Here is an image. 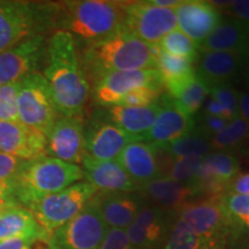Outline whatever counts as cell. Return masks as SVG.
I'll list each match as a JSON object with an SVG mask.
<instances>
[{
  "label": "cell",
  "instance_id": "8992f818",
  "mask_svg": "<svg viewBox=\"0 0 249 249\" xmlns=\"http://www.w3.org/2000/svg\"><path fill=\"white\" fill-rule=\"evenodd\" d=\"M176 214L193 232L203 239L210 249H225L239 230L227 218L220 204V197L196 200Z\"/></svg>",
  "mask_w": 249,
  "mask_h": 249
},
{
  "label": "cell",
  "instance_id": "ab89813d",
  "mask_svg": "<svg viewBox=\"0 0 249 249\" xmlns=\"http://www.w3.org/2000/svg\"><path fill=\"white\" fill-rule=\"evenodd\" d=\"M98 249H138L130 244L126 230L108 229Z\"/></svg>",
  "mask_w": 249,
  "mask_h": 249
},
{
  "label": "cell",
  "instance_id": "4dcf8cb0",
  "mask_svg": "<svg viewBox=\"0 0 249 249\" xmlns=\"http://www.w3.org/2000/svg\"><path fill=\"white\" fill-rule=\"evenodd\" d=\"M202 167L214 178L230 183L240 171V161L231 152H210L202 160Z\"/></svg>",
  "mask_w": 249,
  "mask_h": 249
},
{
  "label": "cell",
  "instance_id": "484cf974",
  "mask_svg": "<svg viewBox=\"0 0 249 249\" xmlns=\"http://www.w3.org/2000/svg\"><path fill=\"white\" fill-rule=\"evenodd\" d=\"M164 90L178 107L192 117L203 107L209 96V85L196 73L179 82L165 86Z\"/></svg>",
  "mask_w": 249,
  "mask_h": 249
},
{
  "label": "cell",
  "instance_id": "4fadbf2b",
  "mask_svg": "<svg viewBox=\"0 0 249 249\" xmlns=\"http://www.w3.org/2000/svg\"><path fill=\"white\" fill-rule=\"evenodd\" d=\"M86 152L98 160H114L129 143L140 141L108 119L107 112L95 113L85 128Z\"/></svg>",
  "mask_w": 249,
  "mask_h": 249
},
{
  "label": "cell",
  "instance_id": "8fae6325",
  "mask_svg": "<svg viewBox=\"0 0 249 249\" xmlns=\"http://www.w3.org/2000/svg\"><path fill=\"white\" fill-rule=\"evenodd\" d=\"M44 35L30 37L0 52V86L18 82L38 71L46 58Z\"/></svg>",
  "mask_w": 249,
  "mask_h": 249
},
{
  "label": "cell",
  "instance_id": "e575fe53",
  "mask_svg": "<svg viewBox=\"0 0 249 249\" xmlns=\"http://www.w3.org/2000/svg\"><path fill=\"white\" fill-rule=\"evenodd\" d=\"M18 82L0 86V121L18 120Z\"/></svg>",
  "mask_w": 249,
  "mask_h": 249
},
{
  "label": "cell",
  "instance_id": "7a4b0ae2",
  "mask_svg": "<svg viewBox=\"0 0 249 249\" xmlns=\"http://www.w3.org/2000/svg\"><path fill=\"white\" fill-rule=\"evenodd\" d=\"M158 46L149 45L120 30L87 45L80 59L87 79L93 83L112 71L156 70Z\"/></svg>",
  "mask_w": 249,
  "mask_h": 249
},
{
  "label": "cell",
  "instance_id": "5b68a950",
  "mask_svg": "<svg viewBox=\"0 0 249 249\" xmlns=\"http://www.w3.org/2000/svg\"><path fill=\"white\" fill-rule=\"evenodd\" d=\"M58 4L0 0V52L30 37L44 35L57 22Z\"/></svg>",
  "mask_w": 249,
  "mask_h": 249
},
{
  "label": "cell",
  "instance_id": "1f68e13d",
  "mask_svg": "<svg viewBox=\"0 0 249 249\" xmlns=\"http://www.w3.org/2000/svg\"><path fill=\"white\" fill-rule=\"evenodd\" d=\"M161 249H210V247L176 214L169 236Z\"/></svg>",
  "mask_w": 249,
  "mask_h": 249
},
{
  "label": "cell",
  "instance_id": "f546056e",
  "mask_svg": "<svg viewBox=\"0 0 249 249\" xmlns=\"http://www.w3.org/2000/svg\"><path fill=\"white\" fill-rule=\"evenodd\" d=\"M249 140V123L241 117L230 120L223 130L210 139L211 149L216 151L230 152L242 147Z\"/></svg>",
  "mask_w": 249,
  "mask_h": 249
},
{
  "label": "cell",
  "instance_id": "ee69618b",
  "mask_svg": "<svg viewBox=\"0 0 249 249\" xmlns=\"http://www.w3.org/2000/svg\"><path fill=\"white\" fill-rule=\"evenodd\" d=\"M226 194L249 195V173L239 172L229 183Z\"/></svg>",
  "mask_w": 249,
  "mask_h": 249
},
{
  "label": "cell",
  "instance_id": "d590c367",
  "mask_svg": "<svg viewBox=\"0 0 249 249\" xmlns=\"http://www.w3.org/2000/svg\"><path fill=\"white\" fill-rule=\"evenodd\" d=\"M238 90L233 88L231 83H220L209 87V96L219 103L231 114L233 119L239 117L238 110Z\"/></svg>",
  "mask_w": 249,
  "mask_h": 249
},
{
  "label": "cell",
  "instance_id": "f35d334b",
  "mask_svg": "<svg viewBox=\"0 0 249 249\" xmlns=\"http://www.w3.org/2000/svg\"><path fill=\"white\" fill-rule=\"evenodd\" d=\"M24 161L26 160L0 151V182L14 181L22 169Z\"/></svg>",
  "mask_w": 249,
  "mask_h": 249
},
{
  "label": "cell",
  "instance_id": "9a60e30c",
  "mask_svg": "<svg viewBox=\"0 0 249 249\" xmlns=\"http://www.w3.org/2000/svg\"><path fill=\"white\" fill-rule=\"evenodd\" d=\"M174 219L176 213L145 204L126 229L127 236L138 249H161Z\"/></svg>",
  "mask_w": 249,
  "mask_h": 249
},
{
  "label": "cell",
  "instance_id": "f907efd6",
  "mask_svg": "<svg viewBox=\"0 0 249 249\" xmlns=\"http://www.w3.org/2000/svg\"><path fill=\"white\" fill-rule=\"evenodd\" d=\"M245 85H246V88L248 90V93H249V66L246 68L245 71Z\"/></svg>",
  "mask_w": 249,
  "mask_h": 249
},
{
  "label": "cell",
  "instance_id": "44dd1931",
  "mask_svg": "<svg viewBox=\"0 0 249 249\" xmlns=\"http://www.w3.org/2000/svg\"><path fill=\"white\" fill-rule=\"evenodd\" d=\"M108 229L126 230L145 205L138 193H101L95 195Z\"/></svg>",
  "mask_w": 249,
  "mask_h": 249
},
{
  "label": "cell",
  "instance_id": "7c38bea8",
  "mask_svg": "<svg viewBox=\"0 0 249 249\" xmlns=\"http://www.w3.org/2000/svg\"><path fill=\"white\" fill-rule=\"evenodd\" d=\"M164 89V82L157 70L112 71L93 83V98L101 107L119 104L126 93L141 87Z\"/></svg>",
  "mask_w": 249,
  "mask_h": 249
},
{
  "label": "cell",
  "instance_id": "bcb514c9",
  "mask_svg": "<svg viewBox=\"0 0 249 249\" xmlns=\"http://www.w3.org/2000/svg\"><path fill=\"white\" fill-rule=\"evenodd\" d=\"M204 114H208V116L211 117H218V118H223V119L226 120H232L233 118L231 114L227 112L225 108H224L222 105L219 104L217 101H214L213 98H211L210 96L207 98L205 101V105H204Z\"/></svg>",
  "mask_w": 249,
  "mask_h": 249
},
{
  "label": "cell",
  "instance_id": "d6986e66",
  "mask_svg": "<svg viewBox=\"0 0 249 249\" xmlns=\"http://www.w3.org/2000/svg\"><path fill=\"white\" fill-rule=\"evenodd\" d=\"M136 193L150 205L176 213L197 198L189 183L174 181L167 177H158L142 183Z\"/></svg>",
  "mask_w": 249,
  "mask_h": 249
},
{
  "label": "cell",
  "instance_id": "277c9868",
  "mask_svg": "<svg viewBox=\"0 0 249 249\" xmlns=\"http://www.w3.org/2000/svg\"><path fill=\"white\" fill-rule=\"evenodd\" d=\"M83 179L86 177L80 165L44 156L24 161L14 180L15 196L18 203L29 209L42 198L64 191Z\"/></svg>",
  "mask_w": 249,
  "mask_h": 249
},
{
  "label": "cell",
  "instance_id": "8d00e7d4",
  "mask_svg": "<svg viewBox=\"0 0 249 249\" xmlns=\"http://www.w3.org/2000/svg\"><path fill=\"white\" fill-rule=\"evenodd\" d=\"M202 164L201 158H178L174 160L167 178L182 183H191Z\"/></svg>",
  "mask_w": 249,
  "mask_h": 249
},
{
  "label": "cell",
  "instance_id": "30bf717a",
  "mask_svg": "<svg viewBox=\"0 0 249 249\" xmlns=\"http://www.w3.org/2000/svg\"><path fill=\"white\" fill-rule=\"evenodd\" d=\"M178 27L174 8H161L145 1H127L123 31L149 45H158Z\"/></svg>",
  "mask_w": 249,
  "mask_h": 249
},
{
  "label": "cell",
  "instance_id": "d4e9b609",
  "mask_svg": "<svg viewBox=\"0 0 249 249\" xmlns=\"http://www.w3.org/2000/svg\"><path fill=\"white\" fill-rule=\"evenodd\" d=\"M160 110V98L154 104L148 107H124V105H112L107 107L108 119L116 126L123 129L130 136L142 138L154 126L158 112Z\"/></svg>",
  "mask_w": 249,
  "mask_h": 249
},
{
  "label": "cell",
  "instance_id": "52a82bcc",
  "mask_svg": "<svg viewBox=\"0 0 249 249\" xmlns=\"http://www.w3.org/2000/svg\"><path fill=\"white\" fill-rule=\"evenodd\" d=\"M95 186L88 181H80L46 196L29 208L37 223L51 236L80 213L87 203L97 194Z\"/></svg>",
  "mask_w": 249,
  "mask_h": 249
},
{
  "label": "cell",
  "instance_id": "e0dca14e",
  "mask_svg": "<svg viewBox=\"0 0 249 249\" xmlns=\"http://www.w3.org/2000/svg\"><path fill=\"white\" fill-rule=\"evenodd\" d=\"M177 22L182 31L197 45L210 35L220 23L222 12L211 1L204 0H183L174 8Z\"/></svg>",
  "mask_w": 249,
  "mask_h": 249
},
{
  "label": "cell",
  "instance_id": "681fc988",
  "mask_svg": "<svg viewBox=\"0 0 249 249\" xmlns=\"http://www.w3.org/2000/svg\"><path fill=\"white\" fill-rule=\"evenodd\" d=\"M150 5L161 8H176L181 4L183 0H147Z\"/></svg>",
  "mask_w": 249,
  "mask_h": 249
},
{
  "label": "cell",
  "instance_id": "ac0fdd59",
  "mask_svg": "<svg viewBox=\"0 0 249 249\" xmlns=\"http://www.w3.org/2000/svg\"><path fill=\"white\" fill-rule=\"evenodd\" d=\"M0 151L22 160L46 156V136L20 121H0Z\"/></svg>",
  "mask_w": 249,
  "mask_h": 249
},
{
  "label": "cell",
  "instance_id": "5bb4252c",
  "mask_svg": "<svg viewBox=\"0 0 249 249\" xmlns=\"http://www.w3.org/2000/svg\"><path fill=\"white\" fill-rule=\"evenodd\" d=\"M86 124L80 116H60L46 135V156L79 165L86 154Z\"/></svg>",
  "mask_w": 249,
  "mask_h": 249
},
{
  "label": "cell",
  "instance_id": "603a6c76",
  "mask_svg": "<svg viewBox=\"0 0 249 249\" xmlns=\"http://www.w3.org/2000/svg\"><path fill=\"white\" fill-rule=\"evenodd\" d=\"M116 160L138 186L160 177L155 144L144 141L129 143Z\"/></svg>",
  "mask_w": 249,
  "mask_h": 249
},
{
  "label": "cell",
  "instance_id": "f1b7e54d",
  "mask_svg": "<svg viewBox=\"0 0 249 249\" xmlns=\"http://www.w3.org/2000/svg\"><path fill=\"white\" fill-rule=\"evenodd\" d=\"M194 64L195 61L191 59L172 55L158 48L156 55V70L160 71L164 87L179 82L195 74Z\"/></svg>",
  "mask_w": 249,
  "mask_h": 249
},
{
  "label": "cell",
  "instance_id": "2e32d148",
  "mask_svg": "<svg viewBox=\"0 0 249 249\" xmlns=\"http://www.w3.org/2000/svg\"><path fill=\"white\" fill-rule=\"evenodd\" d=\"M160 110L154 126L142 138V141L155 145H166L187 135L195 128L194 117L183 112L172 98L163 92L160 97Z\"/></svg>",
  "mask_w": 249,
  "mask_h": 249
},
{
  "label": "cell",
  "instance_id": "cb8c5ba5",
  "mask_svg": "<svg viewBox=\"0 0 249 249\" xmlns=\"http://www.w3.org/2000/svg\"><path fill=\"white\" fill-rule=\"evenodd\" d=\"M198 52H236L249 55V28L236 18L222 20L198 45Z\"/></svg>",
  "mask_w": 249,
  "mask_h": 249
},
{
  "label": "cell",
  "instance_id": "3957f363",
  "mask_svg": "<svg viewBox=\"0 0 249 249\" xmlns=\"http://www.w3.org/2000/svg\"><path fill=\"white\" fill-rule=\"evenodd\" d=\"M127 1L74 0L58 4L55 28L89 44L123 30Z\"/></svg>",
  "mask_w": 249,
  "mask_h": 249
},
{
  "label": "cell",
  "instance_id": "c3c4849f",
  "mask_svg": "<svg viewBox=\"0 0 249 249\" xmlns=\"http://www.w3.org/2000/svg\"><path fill=\"white\" fill-rule=\"evenodd\" d=\"M31 249H57L55 246L52 242L51 236L49 234H43L39 235L38 238H36V240L34 241V245Z\"/></svg>",
  "mask_w": 249,
  "mask_h": 249
},
{
  "label": "cell",
  "instance_id": "7bdbcfd3",
  "mask_svg": "<svg viewBox=\"0 0 249 249\" xmlns=\"http://www.w3.org/2000/svg\"><path fill=\"white\" fill-rule=\"evenodd\" d=\"M225 11L233 18H236L249 28V0L230 1Z\"/></svg>",
  "mask_w": 249,
  "mask_h": 249
},
{
  "label": "cell",
  "instance_id": "ffe728a7",
  "mask_svg": "<svg viewBox=\"0 0 249 249\" xmlns=\"http://www.w3.org/2000/svg\"><path fill=\"white\" fill-rule=\"evenodd\" d=\"M81 169L86 179L101 193H136L139 186L129 178L118 161L98 160L85 154Z\"/></svg>",
  "mask_w": 249,
  "mask_h": 249
},
{
  "label": "cell",
  "instance_id": "836d02e7",
  "mask_svg": "<svg viewBox=\"0 0 249 249\" xmlns=\"http://www.w3.org/2000/svg\"><path fill=\"white\" fill-rule=\"evenodd\" d=\"M220 204L233 225L249 227V195L225 194L220 196Z\"/></svg>",
  "mask_w": 249,
  "mask_h": 249
},
{
  "label": "cell",
  "instance_id": "f6af8a7d",
  "mask_svg": "<svg viewBox=\"0 0 249 249\" xmlns=\"http://www.w3.org/2000/svg\"><path fill=\"white\" fill-rule=\"evenodd\" d=\"M44 234H46V233H44ZM38 236L39 235L20 236V238H12L7 239V240H2L0 241V249H31L34 245V241H35L36 238H38Z\"/></svg>",
  "mask_w": 249,
  "mask_h": 249
},
{
  "label": "cell",
  "instance_id": "7402d4cb",
  "mask_svg": "<svg viewBox=\"0 0 249 249\" xmlns=\"http://www.w3.org/2000/svg\"><path fill=\"white\" fill-rule=\"evenodd\" d=\"M249 55L236 52H201L196 74L208 85L231 83L244 68Z\"/></svg>",
  "mask_w": 249,
  "mask_h": 249
},
{
  "label": "cell",
  "instance_id": "74e56055",
  "mask_svg": "<svg viewBox=\"0 0 249 249\" xmlns=\"http://www.w3.org/2000/svg\"><path fill=\"white\" fill-rule=\"evenodd\" d=\"M163 88L157 87H141L129 91L124 96V98L117 105H124V107H148L158 101L163 93Z\"/></svg>",
  "mask_w": 249,
  "mask_h": 249
},
{
  "label": "cell",
  "instance_id": "4316f807",
  "mask_svg": "<svg viewBox=\"0 0 249 249\" xmlns=\"http://www.w3.org/2000/svg\"><path fill=\"white\" fill-rule=\"evenodd\" d=\"M44 233L46 232L37 223L33 213L22 205L11 208L0 216V241L20 236H36Z\"/></svg>",
  "mask_w": 249,
  "mask_h": 249
},
{
  "label": "cell",
  "instance_id": "9c48e42d",
  "mask_svg": "<svg viewBox=\"0 0 249 249\" xmlns=\"http://www.w3.org/2000/svg\"><path fill=\"white\" fill-rule=\"evenodd\" d=\"M107 230L93 196L73 219L51 235V239L57 249H98Z\"/></svg>",
  "mask_w": 249,
  "mask_h": 249
},
{
  "label": "cell",
  "instance_id": "b9f144b4",
  "mask_svg": "<svg viewBox=\"0 0 249 249\" xmlns=\"http://www.w3.org/2000/svg\"><path fill=\"white\" fill-rule=\"evenodd\" d=\"M18 203L14 191V181L0 182V216L11 209V208L18 207Z\"/></svg>",
  "mask_w": 249,
  "mask_h": 249
},
{
  "label": "cell",
  "instance_id": "6da1fadb",
  "mask_svg": "<svg viewBox=\"0 0 249 249\" xmlns=\"http://www.w3.org/2000/svg\"><path fill=\"white\" fill-rule=\"evenodd\" d=\"M43 76L60 116H80L90 96V83L79 58L75 38L57 30L46 46Z\"/></svg>",
  "mask_w": 249,
  "mask_h": 249
},
{
  "label": "cell",
  "instance_id": "60d3db41",
  "mask_svg": "<svg viewBox=\"0 0 249 249\" xmlns=\"http://www.w3.org/2000/svg\"><path fill=\"white\" fill-rule=\"evenodd\" d=\"M198 120L200 121H198V124H196V126H197L202 132L207 134L210 139L213 138V135H216L217 133H219L220 130L225 128L230 123L229 120L223 119V118L211 117L204 113H202V116H200Z\"/></svg>",
  "mask_w": 249,
  "mask_h": 249
},
{
  "label": "cell",
  "instance_id": "ba28073f",
  "mask_svg": "<svg viewBox=\"0 0 249 249\" xmlns=\"http://www.w3.org/2000/svg\"><path fill=\"white\" fill-rule=\"evenodd\" d=\"M18 111L20 123L39 130L45 136L60 117L48 82L39 71L18 81Z\"/></svg>",
  "mask_w": 249,
  "mask_h": 249
},
{
  "label": "cell",
  "instance_id": "7dc6e473",
  "mask_svg": "<svg viewBox=\"0 0 249 249\" xmlns=\"http://www.w3.org/2000/svg\"><path fill=\"white\" fill-rule=\"evenodd\" d=\"M238 110L239 117L249 123V93L247 91H239L238 93Z\"/></svg>",
  "mask_w": 249,
  "mask_h": 249
},
{
  "label": "cell",
  "instance_id": "d6a6232c",
  "mask_svg": "<svg viewBox=\"0 0 249 249\" xmlns=\"http://www.w3.org/2000/svg\"><path fill=\"white\" fill-rule=\"evenodd\" d=\"M158 48L172 55L191 59L195 62L200 55L198 45L182 31L177 29L165 35L158 44Z\"/></svg>",
  "mask_w": 249,
  "mask_h": 249
},
{
  "label": "cell",
  "instance_id": "83f0119b",
  "mask_svg": "<svg viewBox=\"0 0 249 249\" xmlns=\"http://www.w3.org/2000/svg\"><path fill=\"white\" fill-rule=\"evenodd\" d=\"M172 155L173 158H201L203 160L213 151L210 138L195 124V128L176 141L161 145Z\"/></svg>",
  "mask_w": 249,
  "mask_h": 249
}]
</instances>
